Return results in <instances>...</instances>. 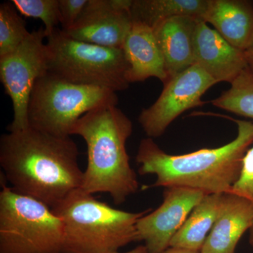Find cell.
I'll return each instance as SVG.
<instances>
[{"mask_svg": "<svg viewBox=\"0 0 253 253\" xmlns=\"http://www.w3.org/2000/svg\"><path fill=\"white\" fill-rule=\"evenodd\" d=\"M71 136H58L28 126L0 138L3 175L18 194L53 208L78 189L84 171Z\"/></svg>", "mask_w": 253, "mask_h": 253, "instance_id": "1", "label": "cell"}, {"mask_svg": "<svg viewBox=\"0 0 253 253\" xmlns=\"http://www.w3.org/2000/svg\"><path fill=\"white\" fill-rule=\"evenodd\" d=\"M226 118L237 124V136L215 149L168 154L152 138L143 139L136 161L139 174L156 175V182L149 187L189 188L206 194L231 192L241 174L245 154L253 144V123Z\"/></svg>", "mask_w": 253, "mask_h": 253, "instance_id": "2", "label": "cell"}, {"mask_svg": "<svg viewBox=\"0 0 253 253\" xmlns=\"http://www.w3.org/2000/svg\"><path fill=\"white\" fill-rule=\"evenodd\" d=\"M132 132V122L117 105L99 106L78 120L71 135L81 136L86 145L82 189L92 195L106 193L115 205L137 192L139 183L126 148Z\"/></svg>", "mask_w": 253, "mask_h": 253, "instance_id": "3", "label": "cell"}, {"mask_svg": "<svg viewBox=\"0 0 253 253\" xmlns=\"http://www.w3.org/2000/svg\"><path fill=\"white\" fill-rule=\"evenodd\" d=\"M63 227L61 253H113L136 242V222L151 209L130 212L112 208L78 189L51 208Z\"/></svg>", "mask_w": 253, "mask_h": 253, "instance_id": "4", "label": "cell"}, {"mask_svg": "<svg viewBox=\"0 0 253 253\" xmlns=\"http://www.w3.org/2000/svg\"><path fill=\"white\" fill-rule=\"evenodd\" d=\"M116 92L76 84L47 72L36 81L28 104V123L58 136H71L73 126L85 113L104 105H117Z\"/></svg>", "mask_w": 253, "mask_h": 253, "instance_id": "5", "label": "cell"}, {"mask_svg": "<svg viewBox=\"0 0 253 253\" xmlns=\"http://www.w3.org/2000/svg\"><path fill=\"white\" fill-rule=\"evenodd\" d=\"M1 183L0 253H61L62 221L45 204Z\"/></svg>", "mask_w": 253, "mask_h": 253, "instance_id": "6", "label": "cell"}, {"mask_svg": "<svg viewBox=\"0 0 253 253\" xmlns=\"http://www.w3.org/2000/svg\"><path fill=\"white\" fill-rule=\"evenodd\" d=\"M48 72L79 84L117 92L127 89V63L122 49L76 41L56 28L46 37Z\"/></svg>", "mask_w": 253, "mask_h": 253, "instance_id": "7", "label": "cell"}, {"mask_svg": "<svg viewBox=\"0 0 253 253\" xmlns=\"http://www.w3.org/2000/svg\"><path fill=\"white\" fill-rule=\"evenodd\" d=\"M44 28L30 33L17 49L0 57V80L11 98L13 121L8 131L29 126L28 104L36 81L48 72V49Z\"/></svg>", "mask_w": 253, "mask_h": 253, "instance_id": "8", "label": "cell"}, {"mask_svg": "<svg viewBox=\"0 0 253 253\" xmlns=\"http://www.w3.org/2000/svg\"><path fill=\"white\" fill-rule=\"evenodd\" d=\"M217 83L196 65L171 78L156 102L139 114L138 121L146 135L159 137L183 113L204 106L202 96Z\"/></svg>", "mask_w": 253, "mask_h": 253, "instance_id": "9", "label": "cell"}, {"mask_svg": "<svg viewBox=\"0 0 253 253\" xmlns=\"http://www.w3.org/2000/svg\"><path fill=\"white\" fill-rule=\"evenodd\" d=\"M206 195L189 188H165L162 204L138 219V241H144L148 253H160L168 249L172 238Z\"/></svg>", "mask_w": 253, "mask_h": 253, "instance_id": "10", "label": "cell"}, {"mask_svg": "<svg viewBox=\"0 0 253 253\" xmlns=\"http://www.w3.org/2000/svg\"><path fill=\"white\" fill-rule=\"evenodd\" d=\"M133 0H88L76 23L66 36L76 41L122 49L132 19L130 9Z\"/></svg>", "mask_w": 253, "mask_h": 253, "instance_id": "11", "label": "cell"}, {"mask_svg": "<svg viewBox=\"0 0 253 253\" xmlns=\"http://www.w3.org/2000/svg\"><path fill=\"white\" fill-rule=\"evenodd\" d=\"M194 65L217 83H232L248 67L244 51L236 49L202 20L195 33Z\"/></svg>", "mask_w": 253, "mask_h": 253, "instance_id": "12", "label": "cell"}, {"mask_svg": "<svg viewBox=\"0 0 253 253\" xmlns=\"http://www.w3.org/2000/svg\"><path fill=\"white\" fill-rule=\"evenodd\" d=\"M253 226V203L232 192L221 194L217 219L203 253H235L240 239Z\"/></svg>", "mask_w": 253, "mask_h": 253, "instance_id": "13", "label": "cell"}, {"mask_svg": "<svg viewBox=\"0 0 253 253\" xmlns=\"http://www.w3.org/2000/svg\"><path fill=\"white\" fill-rule=\"evenodd\" d=\"M122 49L127 63L126 79L129 84L156 78L163 84L169 81L162 53L152 28L132 21Z\"/></svg>", "mask_w": 253, "mask_h": 253, "instance_id": "14", "label": "cell"}, {"mask_svg": "<svg viewBox=\"0 0 253 253\" xmlns=\"http://www.w3.org/2000/svg\"><path fill=\"white\" fill-rule=\"evenodd\" d=\"M200 19L176 16L153 28L169 80L194 65V40Z\"/></svg>", "mask_w": 253, "mask_h": 253, "instance_id": "15", "label": "cell"}, {"mask_svg": "<svg viewBox=\"0 0 253 253\" xmlns=\"http://www.w3.org/2000/svg\"><path fill=\"white\" fill-rule=\"evenodd\" d=\"M202 21L236 49L245 52L253 44V1L209 0Z\"/></svg>", "mask_w": 253, "mask_h": 253, "instance_id": "16", "label": "cell"}, {"mask_svg": "<svg viewBox=\"0 0 253 253\" xmlns=\"http://www.w3.org/2000/svg\"><path fill=\"white\" fill-rule=\"evenodd\" d=\"M221 194H207L193 210L169 247L202 251L217 219Z\"/></svg>", "mask_w": 253, "mask_h": 253, "instance_id": "17", "label": "cell"}, {"mask_svg": "<svg viewBox=\"0 0 253 253\" xmlns=\"http://www.w3.org/2000/svg\"><path fill=\"white\" fill-rule=\"evenodd\" d=\"M208 4L209 0H133L130 14L132 21L144 23L153 29L176 16L203 20Z\"/></svg>", "mask_w": 253, "mask_h": 253, "instance_id": "18", "label": "cell"}, {"mask_svg": "<svg viewBox=\"0 0 253 253\" xmlns=\"http://www.w3.org/2000/svg\"><path fill=\"white\" fill-rule=\"evenodd\" d=\"M215 107L238 116L250 118L253 123V73L245 68L231 83V87L211 101Z\"/></svg>", "mask_w": 253, "mask_h": 253, "instance_id": "19", "label": "cell"}, {"mask_svg": "<svg viewBox=\"0 0 253 253\" xmlns=\"http://www.w3.org/2000/svg\"><path fill=\"white\" fill-rule=\"evenodd\" d=\"M18 13L11 1L0 4V57L17 49L31 33Z\"/></svg>", "mask_w": 253, "mask_h": 253, "instance_id": "20", "label": "cell"}, {"mask_svg": "<svg viewBox=\"0 0 253 253\" xmlns=\"http://www.w3.org/2000/svg\"><path fill=\"white\" fill-rule=\"evenodd\" d=\"M11 1L23 16L41 19L44 23L46 37L61 23L59 0H12Z\"/></svg>", "mask_w": 253, "mask_h": 253, "instance_id": "21", "label": "cell"}, {"mask_svg": "<svg viewBox=\"0 0 253 253\" xmlns=\"http://www.w3.org/2000/svg\"><path fill=\"white\" fill-rule=\"evenodd\" d=\"M231 192L253 203V145L245 154L241 174Z\"/></svg>", "mask_w": 253, "mask_h": 253, "instance_id": "22", "label": "cell"}, {"mask_svg": "<svg viewBox=\"0 0 253 253\" xmlns=\"http://www.w3.org/2000/svg\"><path fill=\"white\" fill-rule=\"evenodd\" d=\"M88 0H59L62 31H67L76 23Z\"/></svg>", "mask_w": 253, "mask_h": 253, "instance_id": "23", "label": "cell"}, {"mask_svg": "<svg viewBox=\"0 0 253 253\" xmlns=\"http://www.w3.org/2000/svg\"><path fill=\"white\" fill-rule=\"evenodd\" d=\"M160 253H202L201 251H192L177 247H169L164 251Z\"/></svg>", "mask_w": 253, "mask_h": 253, "instance_id": "24", "label": "cell"}, {"mask_svg": "<svg viewBox=\"0 0 253 253\" xmlns=\"http://www.w3.org/2000/svg\"><path fill=\"white\" fill-rule=\"evenodd\" d=\"M244 53L246 61H247L248 67L250 71L253 73V44Z\"/></svg>", "mask_w": 253, "mask_h": 253, "instance_id": "25", "label": "cell"}, {"mask_svg": "<svg viewBox=\"0 0 253 253\" xmlns=\"http://www.w3.org/2000/svg\"><path fill=\"white\" fill-rule=\"evenodd\" d=\"M113 253H148L147 249L145 246H139L136 247L135 249L131 250L126 253L116 252Z\"/></svg>", "mask_w": 253, "mask_h": 253, "instance_id": "26", "label": "cell"}, {"mask_svg": "<svg viewBox=\"0 0 253 253\" xmlns=\"http://www.w3.org/2000/svg\"><path fill=\"white\" fill-rule=\"evenodd\" d=\"M249 244L253 249V226L249 230Z\"/></svg>", "mask_w": 253, "mask_h": 253, "instance_id": "27", "label": "cell"}, {"mask_svg": "<svg viewBox=\"0 0 253 253\" xmlns=\"http://www.w3.org/2000/svg\"></svg>", "mask_w": 253, "mask_h": 253, "instance_id": "28", "label": "cell"}]
</instances>
